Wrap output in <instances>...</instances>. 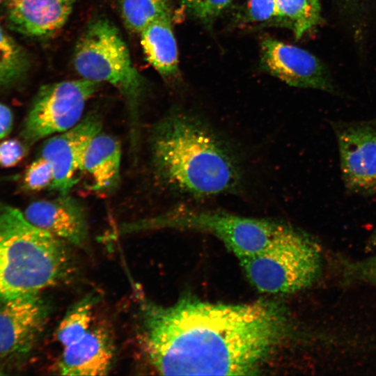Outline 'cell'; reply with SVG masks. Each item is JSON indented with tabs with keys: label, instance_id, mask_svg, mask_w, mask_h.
I'll list each match as a JSON object with an SVG mask.
<instances>
[{
	"label": "cell",
	"instance_id": "30bf717a",
	"mask_svg": "<svg viewBox=\"0 0 376 376\" xmlns=\"http://www.w3.org/2000/svg\"><path fill=\"white\" fill-rule=\"evenodd\" d=\"M47 315V305L39 294L1 302L0 357L29 353L41 334Z\"/></svg>",
	"mask_w": 376,
	"mask_h": 376
},
{
	"label": "cell",
	"instance_id": "2e32d148",
	"mask_svg": "<svg viewBox=\"0 0 376 376\" xmlns=\"http://www.w3.org/2000/svg\"><path fill=\"white\" fill-rule=\"evenodd\" d=\"M139 34L148 63L164 78L175 77L179 72L178 51L171 16L154 21Z\"/></svg>",
	"mask_w": 376,
	"mask_h": 376
},
{
	"label": "cell",
	"instance_id": "83f0119b",
	"mask_svg": "<svg viewBox=\"0 0 376 376\" xmlns=\"http://www.w3.org/2000/svg\"><path fill=\"white\" fill-rule=\"evenodd\" d=\"M373 242L374 243L375 245H376V230L373 236Z\"/></svg>",
	"mask_w": 376,
	"mask_h": 376
},
{
	"label": "cell",
	"instance_id": "f546056e",
	"mask_svg": "<svg viewBox=\"0 0 376 376\" xmlns=\"http://www.w3.org/2000/svg\"><path fill=\"white\" fill-rule=\"evenodd\" d=\"M2 374H3V373L0 372V375H2Z\"/></svg>",
	"mask_w": 376,
	"mask_h": 376
},
{
	"label": "cell",
	"instance_id": "52a82bcc",
	"mask_svg": "<svg viewBox=\"0 0 376 376\" xmlns=\"http://www.w3.org/2000/svg\"><path fill=\"white\" fill-rule=\"evenodd\" d=\"M99 85L81 78L42 86L25 121L23 136L26 141L33 143L77 125Z\"/></svg>",
	"mask_w": 376,
	"mask_h": 376
},
{
	"label": "cell",
	"instance_id": "484cf974",
	"mask_svg": "<svg viewBox=\"0 0 376 376\" xmlns=\"http://www.w3.org/2000/svg\"><path fill=\"white\" fill-rule=\"evenodd\" d=\"M359 269L365 277L376 281V256L360 265Z\"/></svg>",
	"mask_w": 376,
	"mask_h": 376
},
{
	"label": "cell",
	"instance_id": "ac0fdd59",
	"mask_svg": "<svg viewBox=\"0 0 376 376\" xmlns=\"http://www.w3.org/2000/svg\"><path fill=\"white\" fill-rule=\"evenodd\" d=\"M275 20L292 30L299 39L319 24L320 13L309 0H276Z\"/></svg>",
	"mask_w": 376,
	"mask_h": 376
},
{
	"label": "cell",
	"instance_id": "e0dca14e",
	"mask_svg": "<svg viewBox=\"0 0 376 376\" xmlns=\"http://www.w3.org/2000/svg\"><path fill=\"white\" fill-rule=\"evenodd\" d=\"M97 299V295H88L66 313L56 330L57 340L63 348L77 341L92 327L93 311Z\"/></svg>",
	"mask_w": 376,
	"mask_h": 376
},
{
	"label": "cell",
	"instance_id": "5bb4252c",
	"mask_svg": "<svg viewBox=\"0 0 376 376\" xmlns=\"http://www.w3.org/2000/svg\"><path fill=\"white\" fill-rule=\"evenodd\" d=\"M114 359V347L108 330L92 327L77 341L63 348L58 369L63 375H104Z\"/></svg>",
	"mask_w": 376,
	"mask_h": 376
},
{
	"label": "cell",
	"instance_id": "cb8c5ba5",
	"mask_svg": "<svg viewBox=\"0 0 376 376\" xmlns=\"http://www.w3.org/2000/svg\"><path fill=\"white\" fill-rule=\"evenodd\" d=\"M26 154V146L16 139L0 143V166L10 168L18 164Z\"/></svg>",
	"mask_w": 376,
	"mask_h": 376
},
{
	"label": "cell",
	"instance_id": "f1b7e54d",
	"mask_svg": "<svg viewBox=\"0 0 376 376\" xmlns=\"http://www.w3.org/2000/svg\"><path fill=\"white\" fill-rule=\"evenodd\" d=\"M343 1L348 3H356L361 0H343Z\"/></svg>",
	"mask_w": 376,
	"mask_h": 376
},
{
	"label": "cell",
	"instance_id": "5b68a950",
	"mask_svg": "<svg viewBox=\"0 0 376 376\" xmlns=\"http://www.w3.org/2000/svg\"><path fill=\"white\" fill-rule=\"evenodd\" d=\"M240 261L252 285L269 294L292 293L310 286L322 265L316 244L293 227L263 251Z\"/></svg>",
	"mask_w": 376,
	"mask_h": 376
},
{
	"label": "cell",
	"instance_id": "44dd1931",
	"mask_svg": "<svg viewBox=\"0 0 376 376\" xmlns=\"http://www.w3.org/2000/svg\"><path fill=\"white\" fill-rule=\"evenodd\" d=\"M233 0H182V7L205 24L212 23L227 8Z\"/></svg>",
	"mask_w": 376,
	"mask_h": 376
},
{
	"label": "cell",
	"instance_id": "3957f363",
	"mask_svg": "<svg viewBox=\"0 0 376 376\" xmlns=\"http://www.w3.org/2000/svg\"><path fill=\"white\" fill-rule=\"evenodd\" d=\"M65 243L0 204V303L65 280L72 270Z\"/></svg>",
	"mask_w": 376,
	"mask_h": 376
},
{
	"label": "cell",
	"instance_id": "d6986e66",
	"mask_svg": "<svg viewBox=\"0 0 376 376\" xmlns=\"http://www.w3.org/2000/svg\"><path fill=\"white\" fill-rule=\"evenodd\" d=\"M120 11L126 27L138 33L154 21L171 16L167 0H120Z\"/></svg>",
	"mask_w": 376,
	"mask_h": 376
},
{
	"label": "cell",
	"instance_id": "7a4b0ae2",
	"mask_svg": "<svg viewBox=\"0 0 376 376\" xmlns=\"http://www.w3.org/2000/svg\"><path fill=\"white\" fill-rule=\"evenodd\" d=\"M150 149L153 171L169 191L201 200L237 191L242 169L236 153L205 121L173 112L152 128Z\"/></svg>",
	"mask_w": 376,
	"mask_h": 376
},
{
	"label": "cell",
	"instance_id": "d4e9b609",
	"mask_svg": "<svg viewBox=\"0 0 376 376\" xmlns=\"http://www.w3.org/2000/svg\"><path fill=\"white\" fill-rule=\"evenodd\" d=\"M13 116L6 105L0 103V139L6 136L11 131Z\"/></svg>",
	"mask_w": 376,
	"mask_h": 376
},
{
	"label": "cell",
	"instance_id": "8fae6325",
	"mask_svg": "<svg viewBox=\"0 0 376 376\" xmlns=\"http://www.w3.org/2000/svg\"><path fill=\"white\" fill-rule=\"evenodd\" d=\"M343 178L347 187L358 191L376 188V127L349 125L338 134Z\"/></svg>",
	"mask_w": 376,
	"mask_h": 376
},
{
	"label": "cell",
	"instance_id": "ba28073f",
	"mask_svg": "<svg viewBox=\"0 0 376 376\" xmlns=\"http://www.w3.org/2000/svg\"><path fill=\"white\" fill-rule=\"evenodd\" d=\"M101 128L97 116L90 115L72 128L49 138L44 144L41 157L52 166L53 180L50 187L59 195L69 194L78 182L88 146Z\"/></svg>",
	"mask_w": 376,
	"mask_h": 376
},
{
	"label": "cell",
	"instance_id": "4316f807",
	"mask_svg": "<svg viewBox=\"0 0 376 376\" xmlns=\"http://www.w3.org/2000/svg\"><path fill=\"white\" fill-rule=\"evenodd\" d=\"M314 9L320 13V0H309Z\"/></svg>",
	"mask_w": 376,
	"mask_h": 376
},
{
	"label": "cell",
	"instance_id": "4fadbf2b",
	"mask_svg": "<svg viewBox=\"0 0 376 376\" xmlns=\"http://www.w3.org/2000/svg\"><path fill=\"white\" fill-rule=\"evenodd\" d=\"M78 0H0L8 22L19 32L43 38L57 33Z\"/></svg>",
	"mask_w": 376,
	"mask_h": 376
},
{
	"label": "cell",
	"instance_id": "9a60e30c",
	"mask_svg": "<svg viewBox=\"0 0 376 376\" xmlns=\"http://www.w3.org/2000/svg\"><path fill=\"white\" fill-rule=\"evenodd\" d=\"M121 147L114 137L99 132L91 141L84 160L83 171L91 179V188L106 191L116 187L120 180Z\"/></svg>",
	"mask_w": 376,
	"mask_h": 376
},
{
	"label": "cell",
	"instance_id": "9c48e42d",
	"mask_svg": "<svg viewBox=\"0 0 376 376\" xmlns=\"http://www.w3.org/2000/svg\"><path fill=\"white\" fill-rule=\"evenodd\" d=\"M260 62L266 71L290 86L334 91L324 64L299 47L267 38L261 43Z\"/></svg>",
	"mask_w": 376,
	"mask_h": 376
},
{
	"label": "cell",
	"instance_id": "8992f818",
	"mask_svg": "<svg viewBox=\"0 0 376 376\" xmlns=\"http://www.w3.org/2000/svg\"><path fill=\"white\" fill-rule=\"evenodd\" d=\"M142 227L146 230L169 228L207 232L240 260L263 251L292 226L222 210L180 208L143 219Z\"/></svg>",
	"mask_w": 376,
	"mask_h": 376
},
{
	"label": "cell",
	"instance_id": "603a6c76",
	"mask_svg": "<svg viewBox=\"0 0 376 376\" xmlns=\"http://www.w3.org/2000/svg\"><path fill=\"white\" fill-rule=\"evenodd\" d=\"M276 0H247L245 17L247 22L263 23L275 20Z\"/></svg>",
	"mask_w": 376,
	"mask_h": 376
},
{
	"label": "cell",
	"instance_id": "6da1fadb",
	"mask_svg": "<svg viewBox=\"0 0 376 376\" xmlns=\"http://www.w3.org/2000/svg\"><path fill=\"white\" fill-rule=\"evenodd\" d=\"M136 338L147 363L165 375L253 374L279 341L285 320L275 305L182 299L164 306L142 299Z\"/></svg>",
	"mask_w": 376,
	"mask_h": 376
},
{
	"label": "cell",
	"instance_id": "ffe728a7",
	"mask_svg": "<svg viewBox=\"0 0 376 376\" xmlns=\"http://www.w3.org/2000/svg\"><path fill=\"white\" fill-rule=\"evenodd\" d=\"M28 65L24 49L0 28V85L19 78L26 71Z\"/></svg>",
	"mask_w": 376,
	"mask_h": 376
},
{
	"label": "cell",
	"instance_id": "7402d4cb",
	"mask_svg": "<svg viewBox=\"0 0 376 376\" xmlns=\"http://www.w3.org/2000/svg\"><path fill=\"white\" fill-rule=\"evenodd\" d=\"M53 171L51 164L40 157L26 169L23 183L24 187L32 191H38L51 186Z\"/></svg>",
	"mask_w": 376,
	"mask_h": 376
},
{
	"label": "cell",
	"instance_id": "7c38bea8",
	"mask_svg": "<svg viewBox=\"0 0 376 376\" xmlns=\"http://www.w3.org/2000/svg\"><path fill=\"white\" fill-rule=\"evenodd\" d=\"M24 214L36 227L75 246H83L88 237L85 209L70 194L35 201L27 206Z\"/></svg>",
	"mask_w": 376,
	"mask_h": 376
},
{
	"label": "cell",
	"instance_id": "277c9868",
	"mask_svg": "<svg viewBox=\"0 0 376 376\" xmlns=\"http://www.w3.org/2000/svg\"><path fill=\"white\" fill-rule=\"evenodd\" d=\"M73 65L81 78L108 83L122 95L129 113L132 143L136 146L146 85L118 28L106 19L92 20L77 42Z\"/></svg>",
	"mask_w": 376,
	"mask_h": 376
}]
</instances>
